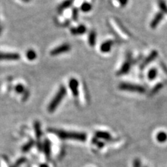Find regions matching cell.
<instances>
[{"label":"cell","instance_id":"obj_5","mask_svg":"<svg viewBox=\"0 0 167 167\" xmlns=\"http://www.w3.org/2000/svg\"><path fill=\"white\" fill-rule=\"evenodd\" d=\"M71 49V46L70 44L68 43H64L59 47H56V48L53 49L50 52V54L52 56H57L61 54H63L68 52Z\"/></svg>","mask_w":167,"mask_h":167},{"label":"cell","instance_id":"obj_4","mask_svg":"<svg viewBox=\"0 0 167 167\" xmlns=\"http://www.w3.org/2000/svg\"><path fill=\"white\" fill-rule=\"evenodd\" d=\"M132 63V59L131 55L128 54L127 55L126 60L125 61L123 64L122 65L121 68H120V70H119L118 71V72H117V75H123L128 74V72H129V71L130 70V68H131Z\"/></svg>","mask_w":167,"mask_h":167},{"label":"cell","instance_id":"obj_17","mask_svg":"<svg viewBox=\"0 0 167 167\" xmlns=\"http://www.w3.org/2000/svg\"><path fill=\"white\" fill-rule=\"evenodd\" d=\"M71 4H72V0H66V1H64L58 7L59 12H61V11L65 10V9H68V8L70 6Z\"/></svg>","mask_w":167,"mask_h":167},{"label":"cell","instance_id":"obj_15","mask_svg":"<svg viewBox=\"0 0 167 167\" xmlns=\"http://www.w3.org/2000/svg\"><path fill=\"white\" fill-rule=\"evenodd\" d=\"M156 139L160 143H164L167 141V134L163 131L159 132L156 136Z\"/></svg>","mask_w":167,"mask_h":167},{"label":"cell","instance_id":"obj_2","mask_svg":"<svg viewBox=\"0 0 167 167\" xmlns=\"http://www.w3.org/2000/svg\"><path fill=\"white\" fill-rule=\"evenodd\" d=\"M66 94V89L64 86H61L59 88L58 92L55 95V96L54 97L52 100L51 101V102L49 103L48 105V108L47 110L49 113H53L55 111V109L58 107L59 104L61 102V101L63 100V99L64 98L65 95Z\"/></svg>","mask_w":167,"mask_h":167},{"label":"cell","instance_id":"obj_37","mask_svg":"<svg viewBox=\"0 0 167 167\" xmlns=\"http://www.w3.org/2000/svg\"><path fill=\"white\" fill-rule=\"evenodd\" d=\"M0 32H1V31H0Z\"/></svg>","mask_w":167,"mask_h":167},{"label":"cell","instance_id":"obj_34","mask_svg":"<svg viewBox=\"0 0 167 167\" xmlns=\"http://www.w3.org/2000/svg\"><path fill=\"white\" fill-rule=\"evenodd\" d=\"M24 1H29V0H24Z\"/></svg>","mask_w":167,"mask_h":167},{"label":"cell","instance_id":"obj_11","mask_svg":"<svg viewBox=\"0 0 167 167\" xmlns=\"http://www.w3.org/2000/svg\"><path fill=\"white\" fill-rule=\"evenodd\" d=\"M113 45H114V41H111V40L105 41L104 43H102L100 46V51L102 53H108L111 51Z\"/></svg>","mask_w":167,"mask_h":167},{"label":"cell","instance_id":"obj_29","mask_svg":"<svg viewBox=\"0 0 167 167\" xmlns=\"http://www.w3.org/2000/svg\"><path fill=\"white\" fill-rule=\"evenodd\" d=\"M29 96V92L28 91H27L24 92V95H23V96H22V100H23V101H26L28 99Z\"/></svg>","mask_w":167,"mask_h":167},{"label":"cell","instance_id":"obj_20","mask_svg":"<svg viewBox=\"0 0 167 167\" xmlns=\"http://www.w3.org/2000/svg\"><path fill=\"white\" fill-rule=\"evenodd\" d=\"M26 57L30 61H33L34 59H36L37 57V54H36V52L33 49H29V50L26 53Z\"/></svg>","mask_w":167,"mask_h":167},{"label":"cell","instance_id":"obj_27","mask_svg":"<svg viewBox=\"0 0 167 167\" xmlns=\"http://www.w3.org/2000/svg\"><path fill=\"white\" fill-rule=\"evenodd\" d=\"M25 162H26L25 157H22V158H20L18 161H17V162H16V164H15V166L18 167V166H20V165L23 164V163H24Z\"/></svg>","mask_w":167,"mask_h":167},{"label":"cell","instance_id":"obj_14","mask_svg":"<svg viewBox=\"0 0 167 167\" xmlns=\"http://www.w3.org/2000/svg\"><path fill=\"white\" fill-rule=\"evenodd\" d=\"M34 130H35L36 137L37 138L38 141L41 139L42 136V131H41V123L39 121H36L34 123Z\"/></svg>","mask_w":167,"mask_h":167},{"label":"cell","instance_id":"obj_23","mask_svg":"<svg viewBox=\"0 0 167 167\" xmlns=\"http://www.w3.org/2000/svg\"><path fill=\"white\" fill-rule=\"evenodd\" d=\"M34 143H34V141H33V140H30V141H29L28 143H27L22 148V152L23 153L28 152V151H29V150L34 146Z\"/></svg>","mask_w":167,"mask_h":167},{"label":"cell","instance_id":"obj_1","mask_svg":"<svg viewBox=\"0 0 167 167\" xmlns=\"http://www.w3.org/2000/svg\"><path fill=\"white\" fill-rule=\"evenodd\" d=\"M48 132H52L63 140H75V141L84 142L86 141V137H87L86 134L84 132L66 131V130L55 129V128L48 129Z\"/></svg>","mask_w":167,"mask_h":167},{"label":"cell","instance_id":"obj_16","mask_svg":"<svg viewBox=\"0 0 167 167\" xmlns=\"http://www.w3.org/2000/svg\"><path fill=\"white\" fill-rule=\"evenodd\" d=\"M89 43L90 46L94 47L96 43V33L94 31H91L89 35Z\"/></svg>","mask_w":167,"mask_h":167},{"label":"cell","instance_id":"obj_12","mask_svg":"<svg viewBox=\"0 0 167 167\" xmlns=\"http://www.w3.org/2000/svg\"><path fill=\"white\" fill-rule=\"evenodd\" d=\"M86 32V27L83 24H80L77 27L70 29V32L72 35H82Z\"/></svg>","mask_w":167,"mask_h":167},{"label":"cell","instance_id":"obj_18","mask_svg":"<svg viewBox=\"0 0 167 167\" xmlns=\"http://www.w3.org/2000/svg\"><path fill=\"white\" fill-rule=\"evenodd\" d=\"M157 76V70L156 68H151L148 72V78L151 81L154 80Z\"/></svg>","mask_w":167,"mask_h":167},{"label":"cell","instance_id":"obj_24","mask_svg":"<svg viewBox=\"0 0 167 167\" xmlns=\"http://www.w3.org/2000/svg\"><path fill=\"white\" fill-rule=\"evenodd\" d=\"M15 91H16L18 93H24V86L22 85V84H18L17 86H15Z\"/></svg>","mask_w":167,"mask_h":167},{"label":"cell","instance_id":"obj_21","mask_svg":"<svg viewBox=\"0 0 167 167\" xmlns=\"http://www.w3.org/2000/svg\"><path fill=\"white\" fill-rule=\"evenodd\" d=\"M163 86H164V84L163 83H158L157 84H156V85L153 88V89L151 90V91L150 92V95H155V93H158V92L162 89Z\"/></svg>","mask_w":167,"mask_h":167},{"label":"cell","instance_id":"obj_25","mask_svg":"<svg viewBox=\"0 0 167 167\" xmlns=\"http://www.w3.org/2000/svg\"><path fill=\"white\" fill-rule=\"evenodd\" d=\"M78 15H79L78 9H76V8H75V9H73V10H72V19H73L74 20H77L78 18Z\"/></svg>","mask_w":167,"mask_h":167},{"label":"cell","instance_id":"obj_30","mask_svg":"<svg viewBox=\"0 0 167 167\" xmlns=\"http://www.w3.org/2000/svg\"><path fill=\"white\" fill-rule=\"evenodd\" d=\"M160 65H161V66H162L163 70H164L165 73H166V74L167 75V67L166 66V65H165L164 63H163V62H161V63H160Z\"/></svg>","mask_w":167,"mask_h":167},{"label":"cell","instance_id":"obj_19","mask_svg":"<svg viewBox=\"0 0 167 167\" xmlns=\"http://www.w3.org/2000/svg\"><path fill=\"white\" fill-rule=\"evenodd\" d=\"M157 3H158L159 8L161 10V12L163 13H167V5L164 0H158Z\"/></svg>","mask_w":167,"mask_h":167},{"label":"cell","instance_id":"obj_35","mask_svg":"<svg viewBox=\"0 0 167 167\" xmlns=\"http://www.w3.org/2000/svg\"><path fill=\"white\" fill-rule=\"evenodd\" d=\"M143 167H148L147 166H143Z\"/></svg>","mask_w":167,"mask_h":167},{"label":"cell","instance_id":"obj_33","mask_svg":"<svg viewBox=\"0 0 167 167\" xmlns=\"http://www.w3.org/2000/svg\"><path fill=\"white\" fill-rule=\"evenodd\" d=\"M40 167H49V166H48V165H47V164H41V166H40Z\"/></svg>","mask_w":167,"mask_h":167},{"label":"cell","instance_id":"obj_8","mask_svg":"<svg viewBox=\"0 0 167 167\" xmlns=\"http://www.w3.org/2000/svg\"><path fill=\"white\" fill-rule=\"evenodd\" d=\"M20 56L18 53L0 52V60H18Z\"/></svg>","mask_w":167,"mask_h":167},{"label":"cell","instance_id":"obj_28","mask_svg":"<svg viewBox=\"0 0 167 167\" xmlns=\"http://www.w3.org/2000/svg\"><path fill=\"white\" fill-rule=\"evenodd\" d=\"M118 1L121 7H125L128 3V0H118Z\"/></svg>","mask_w":167,"mask_h":167},{"label":"cell","instance_id":"obj_7","mask_svg":"<svg viewBox=\"0 0 167 167\" xmlns=\"http://www.w3.org/2000/svg\"><path fill=\"white\" fill-rule=\"evenodd\" d=\"M157 55H158V52H157V51L153 50L151 52V53L146 58L144 59V61L142 62L141 66H140V69H141L142 70V69L145 68V67H146L149 64V63H151L153 60H155V59L157 58Z\"/></svg>","mask_w":167,"mask_h":167},{"label":"cell","instance_id":"obj_6","mask_svg":"<svg viewBox=\"0 0 167 167\" xmlns=\"http://www.w3.org/2000/svg\"><path fill=\"white\" fill-rule=\"evenodd\" d=\"M69 88L75 97L79 96V82L75 78H71L69 81Z\"/></svg>","mask_w":167,"mask_h":167},{"label":"cell","instance_id":"obj_3","mask_svg":"<svg viewBox=\"0 0 167 167\" xmlns=\"http://www.w3.org/2000/svg\"><path fill=\"white\" fill-rule=\"evenodd\" d=\"M118 88L122 91L136 92V93H143L145 91V88L142 86L130 83H121L118 86Z\"/></svg>","mask_w":167,"mask_h":167},{"label":"cell","instance_id":"obj_13","mask_svg":"<svg viewBox=\"0 0 167 167\" xmlns=\"http://www.w3.org/2000/svg\"><path fill=\"white\" fill-rule=\"evenodd\" d=\"M95 136L97 139H104L106 141H110L112 139L111 134L105 131H97L95 132Z\"/></svg>","mask_w":167,"mask_h":167},{"label":"cell","instance_id":"obj_9","mask_svg":"<svg viewBox=\"0 0 167 167\" xmlns=\"http://www.w3.org/2000/svg\"><path fill=\"white\" fill-rule=\"evenodd\" d=\"M164 18V13L162 12L157 13L156 15H155L154 18L153 19L152 21L151 22V27L153 29H155L158 26V24H160V22L163 20Z\"/></svg>","mask_w":167,"mask_h":167},{"label":"cell","instance_id":"obj_31","mask_svg":"<svg viewBox=\"0 0 167 167\" xmlns=\"http://www.w3.org/2000/svg\"><path fill=\"white\" fill-rule=\"evenodd\" d=\"M96 145L97 146V148H102L104 147L105 143H103V142H102V141H98V142H97V143Z\"/></svg>","mask_w":167,"mask_h":167},{"label":"cell","instance_id":"obj_10","mask_svg":"<svg viewBox=\"0 0 167 167\" xmlns=\"http://www.w3.org/2000/svg\"><path fill=\"white\" fill-rule=\"evenodd\" d=\"M46 158L49 160L51 158V143L48 139H45L43 143V150Z\"/></svg>","mask_w":167,"mask_h":167},{"label":"cell","instance_id":"obj_32","mask_svg":"<svg viewBox=\"0 0 167 167\" xmlns=\"http://www.w3.org/2000/svg\"><path fill=\"white\" fill-rule=\"evenodd\" d=\"M98 142V140H97V138H93V140H92V143H94V144L96 145L97 143Z\"/></svg>","mask_w":167,"mask_h":167},{"label":"cell","instance_id":"obj_36","mask_svg":"<svg viewBox=\"0 0 167 167\" xmlns=\"http://www.w3.org/2000/svg\"><path fill=\"white\" fill-rule=\"evenodd\" d=\"M13 167H16V166H13Z\"/></svg>","mask_w":167,"mask_h":167},{"label":"cell","instance_id":"obj_22","mask_svg":"<svg viewBox=\"0 0 167 167\" xmlns=\"http://www.w3.org/2000/svg\"><path fill=\"white\" fill-rule=\"evenodd\" d=\"M80 9L82 12L88 13L92 9V5L89 2H84L80 7Z\"/></svg>","mask_w":167,"mask_h":167},{"label":"cell","instance_id":"obj_26","mask_svg":"<svg viewBox=\"0 0 167 167\" xmlns=\"http://www.w3.org/2000/svg\"><path fill=\"white\" fill-rule=\"evenodd\" d=\"M133 167H141V162L139 159L136 158L133 161Z\"/></svg>","mask_w":167,"mask_h":167}]
</instances>
